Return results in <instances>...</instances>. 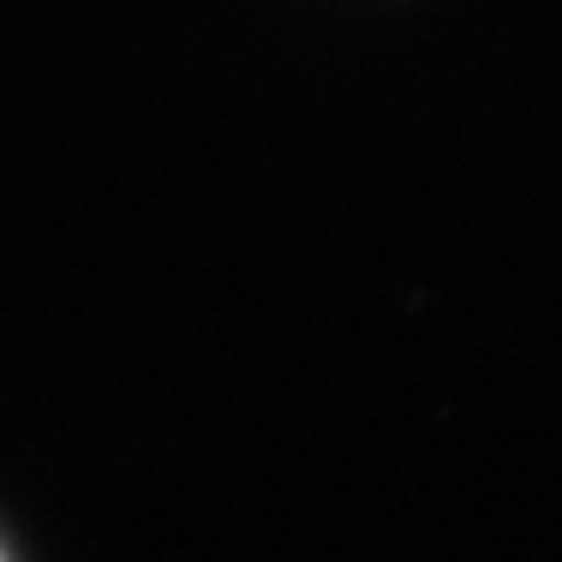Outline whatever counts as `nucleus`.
<instances>
[{"label":"nucleus","mask_w":562,"mask_h":562,"mask_svg":"<svg viewBox=\"0 0 562 562\" xmlns=\"http://www.w3.org/2000/svg\"><path fill=\"white\" fill-rule=\"evenodd\" d=\"M0 562H12V557H7V544H0Z\"/></svg>","instance_id":"nucleus-1"}]
</instances>
